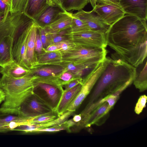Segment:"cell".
<instances>
[{
    "label": "cell",
    "mask_w": 147,
    "mask_h": 147,
    "mask_svg": "<svg viewBox=\"0 0 147 147\" xmlns=\"http://www.w3.org/2000/svg\"><path fill=\"white\" fill-rule=\"evenodd\" d=\"M105 37L107 45L134 67L141 65L146 58V22L125 15L110 26Z\"/></svg>",
    "instance_id": "6da1fadb"
},
{
    "label": "cell",
    "mask_w": 147,
    "mask_h": 147,
    "mask_svg": "<svg viewBox=\"0 0 147 147\" xmlns=\"http://www.w3.org/2000/svg\"><path fill=\"white\" fill-rule=\"evenodd\" d=\"M104 67L90 93L87 104L93 103L133 82L136 68L120 58L106 57Z\"/></svg>",
    "instance_id": "7a4b0ae2"
},
{
    "label": "cell",
    "mask_w": 147,
    "mask_h": 147,
    "mask_svg": "<svg viewBox=\"0 0 147 147\" xmlns=\"http://www.w3.org/2000/svg\"><path fill=\"white\" fill-rule=\"evenodd\" d=\"M36 78L30 72L19 78L3 75L0 80V89L4 92L5 98L0 111L18 115L21 104L32 93Z\"/></svg>",
    "instance_id": "3957f363"
},
{
    "label": "cell",
    "mask_w": 147,
    "mask_h": 147,
    "mask_svg": "<svg viewBox=\"0 0 147 147\" xmlns=\"http://www.w3.org/2000/svg\"><path fill=\"white\" fill-rule=\"evenodd\" d=\"M105 48L75 45L73 48L62 53V63L74 64L87 62H102L106 57Z\"/></svg>",
    "instance_id": "277c9868"
},
{
    "label": "cell",
    "mask_w": 147,
    "mask_h": 147,
    "mask_svg": "<svg viewBox=\"0 0 147 147\" xmlns=\"http://www.w3.org/2000/svg\"><path fill=\"white\" fill-rule=\"evenodd\" d=\"M33 21L23 12L11 13L8 11L0 20V40L5 36H10L13 38L14 41Z\"/></svg>",
    "instance_id": "5b68a950"
},
{
    "label": "cell",
    "mask_w": 147,
    "mask_h": 147,
    "mask_svg": "<svg viewBox=\"0 0 147 147\" xmlns=\"http://www.w3.org/2000/svg\"><path fill=\"white\" fill-rule=\"evenodd\" d=\"M63 92V87L36 83L32 93L51 109L55 111Z\"/></svg>",
    "instance_id": "8992f818"
},
{
    "label": "cell",
    "mask_w": 147,
    "mask_h": 147,
    "mask_svg": "<svg viewBox=\"0 0 147 147\" xmlns=\"http://www.w3.org/2000/svg\"><path fill=\"white\" fill-rule=\"evenodd\" d=\"M53 111H54L32 93L21 104L18 115L22 117H29L48 113Z\"/></svg>",
    "instance_id": "52a82bcc"
},
{
    "label": "cell",
    "mask_w": 147,
    "mask_h": 147,
    "mask_svg": "<svg viewBox=\"0 0 147 147\" xmlns=\"http://www.w3.org/2000/svg\"><path fill=\"white\" fill-rule=\"evenodd\" d=\"M92 10L110 26L125 14L119 2L97 3L93 7Z\"/></svg>",
    "instance_id": "ba28073f"
},
{
    "label": "cell",
    "mask_w": 147,
    "mask_h": 147,
    "mask_svg": "<svg viewBox=\"0 0 147 147\" xmlns=\"http://www.w3.org/2000/svg\"><path fill=\"white\" fill-rule=\"evenodd\" d=\"M76 45L105 48L107 45L105 34L90 30L67 36Z\"/></svg>",
    "instance_id": "9c48e42d"
},
{
    "label": "cell",
    "mask_w": 147,
    "mask_h": 147,
    "mask_svg": "<svg viewBox=\"0 0 147 147\" xmlns=\"http://www.w3.org/2000/svg\"><path fill=\"white\" fill-rule=\"evenodd\" d=\"M104 65V63L103 61L91 74L83 79L80 91L76 98L68 107L67 111L74 112L80 105L90 93Z\"/></svg>",
    "instance_id": "30bf717a"
},
{
    "label": "cell",
    "mask_w": 147,
    "mask_h": 147,
    "mask_svg": "<svg viewBox=\"0 0 147 147\" xmlns=\"http://www.w3.org/2000/svg\"><path fill=\"white\" fill-rule=\"evenodd\" d=\"M31 22L14 40L12 51L13 60L21 66L29 70L30 68L26 57V51L27 43Z\"/></svg>",
    "instance_id": "8fae6325"
},
{
    "label": "cell",
    "mask_w": 147,
    "mask_h": 147,
    "mask_svg": "<svg viewBox=\"0 0 147 147\" xmlns=\"http://www.w3.org/2000/svg\"><path fill=\"white\" fill-rule=\"evenodd\" d=\"M119 2L125 14L147 21V0H119Z\"/></svg>",
    "instance_id": "7c38bea8"
},
{
    "label": "cell",
    "mask_w": 147,
    "mask_h": 147,
    "mask_svg": "<svg viewBox=\"0 0 147 147\" xmlns=\"http://www.w3.org/2000/svg\"><path fill=\"white\" fill-rule=\"evenodd\" d=\"M73 15L84 22L90 30L105 34L110 26L92 10L86 11L81 9Z\"/></svg>",
    "instance_id": "4fadbf2b"
},
{
    "label": "cell",
    "mask_w": 147,
    "mask_h": 147,
    "mask_svg": "<svg viewBox=\"0 0 147 147\" xmlns=\"http://www.w3.org/2000/svg\"><path fill=\"white\" fill-rule=\"evenodd\" d=\"M74 112L67 111L57 118L52 121L37 124L20 125L15 128L13 131H20L25 133H35L37 130L51 127L63 123L68 120Z\"/></svg>",
    "instance_id": "5bb4252c"
},
{
    "label": "cell",
    "mask_w": 147,
    "mask_h": 147,
    "mask_svg": "<svg viewBox=\"0 0 147 147\" xmlns=\"http://www.w3.org/2000/svg\"><path fill=\"white\" fill-rule=\"evenodd\" d=\"M100 63L90 61L74 64L71 63H62L60 66L64 68V71H69L83 78L84 74L88 75L91 74Z\"/></svg>",
    "instance_id": "9a60e30c"
},
{
    "label": "cell",
    "mask_w": 147,
    "mask_h": 147,
    "mask_svg": "<svg viewBox=\"0 0 147 147\" xmlns=\"http://www.w3.org/2000/svg\"><path fill=\"white\" fill-rule=\"evenodd\" d=\"M38 26L33 21L30 23L27 40L26 55L30 69L34 68L37 62L34 49L36 34Z\"/></svg>",
    "instance_id": "2e32d148"
},
{
    "label": "cell",
    "mask_w": 147,
    "mask_h": 147,
    "mask_svg": "<svg viewBox=\"0 0 147 147\" xmlns=\"http://www.w3.org/2000/svg\"><path fill=\"white\" fill-rule=\"evenodd\" d=\"M110 111L107 102L100 104L90 114L86 127L93 125L100 126L103 124L108 118Z\"/></svg>",
    "instance_id": "e0dca14e"
},
{
    "label": "cell",
    "mask_w": 147,
    "mask_h": 147,
    "mask_svg": "<svg viewBox=\"0 0 147 147\" xmlns=\"http://www.w3.org/2000/svg\"><path fill=\"white\" fill-rule=\"evenodd\" d=\"M82 84L77 85L67 91H64L55 111L58 116L63 114L76 98L80 91Z\"/></svg>",
    "instance_id": "ac0fdd59"
},
{
    "label": "cell",
    "mask_w": 147,
    "mask_h": 147,
    "mask_svg": "<svg viewBox=\"0 0 147 147\" xmlns=\"http://www.w3.org/2000/svg\"><path fill=\"white\" fill-rule=\"evenodd\" d=\"M49 6L47 0H28L24 13L35 21Z\"/></svg>",
    "instance_id": "d6986e66"
},
{
    "label": "cell",
    "mask_w": 147,
    "mask_h": 147,
    "mask_svg": "<svg viewBox=\"0 0 147 147\" xmlns=\"http://www.w3.org/2000/svg\"><path fill=\"white\" fill-rule=\"evenodd\" d=\"M57 5L49 6L36 21H33L39 27L45 28L56 20L63 12Z\"/></svg>",
    "instance_id": "ffe728a7"
},
{
    "label": "cell",
    "mask_w": 147,
    "mask_h": 147,
    "mask_svg": "<svg viewBox=\"0 0 147 147\" xmlns=\"http://www.w3.org/2000/svg\"><path fill=\"white\" fill-rule=\"evenodd\" d=\"M36 57L37 62L34 68L45 65H60L62 63V53L59 51L44 52L36 55Z\"/></svg>",
    "instance_id": "44dd1931"
},
{
    "label": "cell",
    "mask_w": 147,
    "mask_h": 147,
    "mask_svg": "<svg viewBox=\"0 0 147 147\" xmlns=\"http://www.w3.org/2000/svg\"><path fill=\"white\" fill-rule=\"evenodd\" d=\"M13 38L5 36L0 40V66L3 67L13 61L12 51Z\"/></svg>",
    "instance_id": "7402d4cb"
},
{
    "label": "cell",
    "mask_w": 147,
    "mask_h": 147,
    "mask_svg": "<svg viewBox=\"0 0 147 147\" xmlns=\"http://www.w3.org/2000/svg\"><path fill=\"white\" fill-rule=\"evenodd\" d=\"M72 20L71 13L64 11L56 20L44 28L50 32H59L70 28Z\"/></svg>",
    "instance_id": "603a6c76"
},
{
    "label": "cell",
    "mask_w": 147,
    "mask_h": 147,
    "mask_svg": "<svg viewBox=\"0 0 147 147\" xmlns=\"http://www.w3.org/2000/svg\"><path fill=\"white\" fill-rule=\"evenodd\" d=\"M30 72V70L21 66L13 60L0 67V73L3 75L14 78L22 77Z\"/></svg>",
    "instance_id": "cb8c5ba5"
},
{
    "label": "cell",
    "mask_w": 147,
    "mask_h": 147,
    "mask_svg": "<svg viewBox=\"0 0 147 147\" xmlns=\"http://www.w3.org/2000/svg\"><path fill=\"white\" fill-rule=\"evenodd\" d=\"M64 70L60 65H45L32 69L30 72L37 77L46 78L58 76Z\"/></svg>",
    "instance_id": "d4e9b609"
},
{
    "label": "cell",
    "mask_w": 147,
    "mask_h": 147,
    "mask_svg": "<svg viewBox=\"0 0 147 147\" xmlns=\"http://www.w3.org/2000/svg\"><path fill=\"white\" fill-rule=\"evenodd\" d=\"M145 60L143 62V65L141 70L138 72L136 71L133 82L135 87L140 92L144 91L147 88V59Z\"/></svg>",
    "instance_id": "484cf974"
},
{
    "label": "cell",
    "mask_w": 147,
    "mask_h": 147,
    "mask_svg": "<svg viewBox=\"0 0 147 147\" xmlns=\"http://www.w3.org/2000/svg\"><path fill=\"white\" fill-rule=\"evenodd\" d=\"M72 17V24L70 28L67 30L65 35H69L77 34L86 30H90L85 23L81 20L74 16L71 13Z\"/></svg>",
    "instance_id": "4316f807"
},
{
    "label": "cell",
    "mask_w": 147,
    "mask_h": 147,
    "mask_svg": "<svg viewBox=\"0 0 147 147\" xmlns=\"http://www.w3.org/2000/svg\"><path fill=\"white\" fill-rule=\"evenodd\" d=\"M76 123L72 119L67 120L63 123L53 126L39 129L36 130L35 133L42 132H56L62 130H66L71 132L70 128L75 125Z\"/></svg>",
    "instance_id": "83f0119b"
},
{
    "label": "cell",
    "mask_w": 147,
    "mask_h": 147,
    "mask_svg": "<svg viewBox=\"0 0 147 147\" xmlns=\"http://www.w3.org/2000/svg\"><path fill=\"white\" fill-rule=\"evenodd\" d=\"M22 117L18 115L0 111V132L9 131V125L10 123L19 120Z\"/></svg>",
    "instance_id": "f1b7e54d"
},
{
    "label": "cell",
    "mask_w": 147,
    "mask_h": 147,
    "mask_svg": "<svg viewBox=\"0 0 147 147\" xmlns=\"http://www.w3.org/2000/svg\"><path fill=\"white\" fill-rule=\"evenodd\" d=\"M88 2L89 0H65L62 7L65 11H79L82 9Z\"/></svg>",
    "instance_id": "f546056e"
},
{
    "label": "cell",
    "mask_w": 147,
    "mask_h": 147,
    "mask_svg": "<svg viewBox=\"0 0 147 147\" xmlns=\"http://www.w3.org/2000/svg\"><path fill=\"white\" fill-rule=\"evenodd\" d=\"M80 78H82L80 77L69 71H64L58 76L59 85L62 87L74 80Z\"/></svg>",
    "instance_id": "4dcf8cb0"
},
{
    "label": "cell",
    "mask_w": 147,
    "mask_h": 147,
    "mask_svg": "<svg viewBox=\"0 0 147 147\" xmlns=\"http://www.w3.org/2000/svg\"><path fill=\"white\" fill-rule=\"evenodd\" d=\"M28 0H10V13H15L23 12Z\"/></svg>",
    "instance_id": "1f68e13d"
},
{
    "label": "cell",
    "mask_w": 147,
    "mask_h": 147,
    "mask_svg": "<svg viewBox=\"0 0 147 147\" xmlns=\"http://www.w3.org/2000/svg\"><path fill=\"white\" fill-rule=\"evenodd\" d=\"M38 29L44 49L45 48L51 44L50 33L49 31L44 28L38 26Z\"/></svg>",
    "instance_id": "d6a6232c"
},
{
    "label": "cell",
    "mask_w": 147,
    "mask_h": 147,
    "mask_svg": "<svg viewBox=\"0 0 147 147\" xmlns=\"http://www.w3.org/2000/svg\"><path fill=\"white\" fill-rule=\"evenodd\" d=\"M61 53L65 52L73 48L75 45L71 40L69 38L56 43Z\"/></svg>",
    "instance_id": "836d02e7"
},
{
    "label": "cell",
    "mask_w": 147,
    "mask_h": 147,
    "mask_svg": "<svg viewBox=\"0 0 147 147\" xmlns=\"http://www.w3.org/2000/svg\"><path fill=\"white\" fill-rule=\"evenodd\" d=\"M147 99V96L145 94L140 96L139 98L134 109V111L137 114H140L145 107Z\"/></svg>",
    "instance_id": "e575fe53"
},
{
    "label": "cell",
    "mask_w": 147,
    "mask_h": 147,
    "mask_svg": "<svg viewBox=\"0 0 147 147\" xmlns=\"http://www.w3.org/2000/svg\"><path fill=\"white\" fill-rule=\"evenodd\" d=\"M43 49V44L41 40L40 32L38 29L36 34L35 43V53L36 55L40 54L44 52Z\"/></svg>",
    "instance_id": "d590c367"
},
{
    "label": "cell",
    "mask_w": 147,
    "mask_h": 147,
    "mask_svg": "<svg viewBox=\"0 0 147 147\" xmlns=\"http://www.w3.org/2000/svg\"><path fill=\"white\" fill-rule=\"evenodd\" d=\"M83 79L82 78H80L71 81L67 84L63 86L64 87V89H63V91H67L73 88L78 84H82Z\"/></svg>",
    "instance_id": "8d00e7d4"
},
{
    "label": "cell",
    "mask_w": 147,
    "mask_h": 147,
    "mask_svg": "<svg viewBox=\"0 0 147 147\" xmlns=\"http://www.w3.org/2000/svg\"><path fill=\"white\" fill-rule=\"evenodd\" d=\"M92 7L97 3H102L105 2H119V0H89Z\"/></svg>",
    "instance_id": "74e56055"
},
{
    "label": "cell",
    "mask_w": 147,
    "mask_h": 147,
    "mask_svg": "<svg viewBox=\"0 0 147 147\" xmlns=\"http://www.w3.org/2000/svg\"><path fill=\"white\" fill-rule=\"evenodd\" d=\"M44 52H49L59 51V49L57 44L52 43L50 44L46 48L44 49Z\"/></svg>",
    "instance_id": "f35d334b"
},
{
    "label": "cell",
    "mask_w": 147,
    "mask_h": 147,
    "mask_svg": "<svg viewBox=\"0 0 147 147\" xmlns=\"http://www.w3.org/2000/svg\"><path fill=\"white\" fill-rule=\"evenodd\" d=\"M9 5L2 0H0V12L4 11L7 7Z\"/></svg>",
    "instance_id": "ab89813d"
},
{
    "label": "cell",
    "mask_w": 147,
    "mask_h": 147,
    "mask_svg": "<svg viewBox=\"0 0 147 147\" xmlns=\"http://www.w3.org/2000/svg\"><path fill=\"white\" fill-rule=\"evenodd\" d=\"M51 1L55 4L60 7L65 11L62 7V5L65 0H51Z\"/></svg>",
    "instance_id": "60d3db41"
},
{
    "label": "cell",
    "mask_w": 147,
    "mask_h": 147,
    "mask_svg": "<svg viewBox=\"0 0 147 147\" xmlns=\"http://www.w3.org/2000/svg\"><path fill=\"white\" fill-rule=\"evenodd\" d=\"M72 119L77 124L81 121L82 118L80 114H79L75 115Z\"/></svg>",
    "instance_id": "b9f144b4"
},
{
    "label": "cell",
    "mask_w": 147,
    "mask_h": 147,
    "mask_svg": "<svg viewBox=\"0 0 147 147\" xmlns=\"http://www.w3.org/2000/svg\"><path fill=\"white\" fill-rule=\"evenodd\" d=\"M5 96L4 92L0 89V105L5 100Z\"/></svg>",
    "instance_id": "7bdbcfd3"
},
{
    "label": "cell",
    "mask_w": 147,
    "mask_h": 147,
    "mask_svg": "<svg viewBox=\"0 0 147 147\" xmlns=\"http://www.w3.org/2000/svg\"><path fill=\"white\" fill-rule=\"evenodd\" d=\"M47 3L49 6H53L56 5L54 3H53L51 0H47Z\"/></svg>",
    "instance_id": "ee69618b"
},
{
    "label": "cell",
    "mask_w": 147,
    "mask_h": 147,
    "mask_svg": "<svg viewBox=\"0 0 147 147\" xmlns=\"http://www.w3.org/2000/svg\"><path fill=\"white\" fill-rule=\"evenodd\" d=\"M7 3L8 5H10V0H6Z\"/></svg>",
    "instance_id": "f6af8a7d"
},
{
    "label": "cell",
    "mask_w": 147,
    "mask_h": 147,
    "mask_svg": "<svg viewBox=\"0 0 147 147\" xmlns=\"http://www.w3.org/2000/svg\"><path fill=\"white\" fill-rule=\"evenodd\" d=\"M2 0L3 1H4L5 3L7 5H8L7 4V3L6 0Z\"/></svg>",
    "instance_id": "bcb514c9"
},
{
    "label": "cell",
    "mask_w": 147,
    "mask_h": 147,
    "mask_svg": "<svg viewBox=\"0 0 147 147\" xmlns=\"http://www.w3.org/2000/svg\"></svg>",
    "instance_id": "7dc6e473"
}]
</instances>
